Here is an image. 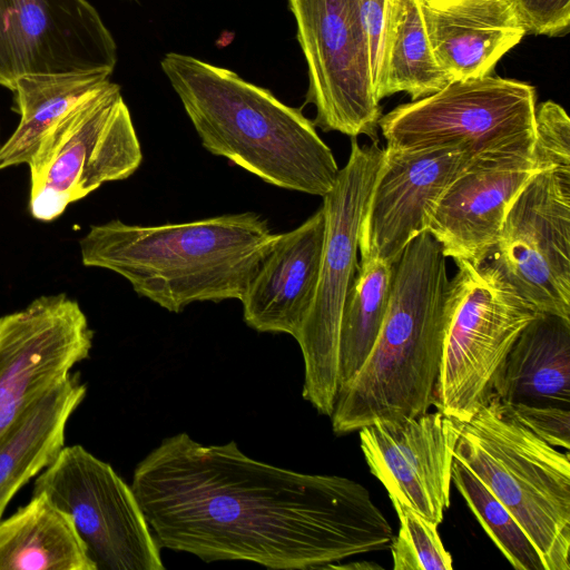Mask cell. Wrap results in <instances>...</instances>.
<instances>
[{"mask_svg":"<svg viewBox=\"0 0 570 570\" xmlns=\"http://www.w3.org/2000/svg\"><path fill=\"white\" fill-rule=\"evenodd\" d=\"M131 488L160 548L206 562L325 568L385 550L394 537L361 483L261 462L234 441L166 438L138 463Z\"/></svg>","mask_w":570,"mask_h":570,"instance_id":"cell-1","label":"cell"},{"mask_svg":"<svg viewBox=\"0 0 570 570\" xmlns=\"http://www.w3.org/2000/svg\"><path fill=\"white\" fill-rule=\"evenodd\" d=\"M275 236L247 212L156 226L112 219L90 226L79 245L85 266L111 271L178 313L194 302L240 301Z\"/></svg>","mask_w":570,"mask_h":570,"instance_id":"cell-2","label":"cell"},{"mask_svg":"<svg viewBox=\"0 0 570 570\" xmlns=\"http://www.w3.org/2000/svg\"><path fill=\"white\" fill-rule=\"evenodd\" d=\"M160 67L210 154L287 190L323 197L333 188L337 163L301 109L190 55L167 52Z\"/></svg>","mask_w":570,"mask_h":570,"instance_id":"cell-3","label":"cell"},{"mask_svg":"<svg viewBox=\"0 0 570 570\" xmlns=\"http://www.w3.org/2000/svg\"><path fill=\"white\" fill-rule=\"evenodd\" d=\"M449 283L446 256L426 230L394 264L379 336L361 370L337 391L330 416L335 434L416 416L434 405L450 322Z\"/></svg>","mask_w":570,"mask_h":570,"instance_id":"cell-4","label":"cell"},{"mask_svg":"<svg viewBox=\"0 0 570 570\" xmlns=\"http://www.w3.org/2000/svg\"><path fill=\"white\" fill-rule=\"evenodd\" d=\"M454 458L502 502L546 570H570V456L522 424L493 393L460 421Z\"/></svg>","mask_w":570,"mask_h":570,"instance_id":"cell-5","label":"cell"},{"mask_svg":"<svg viewBox=\"0 0 570 570\" xmlns=\"http://www.w3.org/2000/svg\"><path fill=\"white\" fill-rule=\"evenodd\" d=\"M535 88L488 75L449 82L399 105L379 120L386 149L419 151L458 147L476 166L533 159Z\"/></svg>","mask_w":570,"mask_h":570,"instance_id":"cell-6","label":"cell"},{"mask_svg":"<svg viewBox=\"0 0 570 570\" xmlns=\"http://www.w3.org/2000/svg\"><path fill=\"white\" fill-rule=\"evenodd\" d=\"M385 158L379 140L351 153L333 188L323 196L325 239L313 303L295 338L304 360L303 397L331 416L338 390V334L343 306L357 272L358 232Z\"/></svg>","mask_w":570,"mask_h":570,"instance_id":"cell-7","label":"cell"},{"mask_svg":"<svg viewBox=\"0 0 570 570\" xmlns=\"http://www.w3.org/2000/svg\"><path fill=\"white\" fill-rule=\"evenodd\" d=\"M142 153L120 86L109 80L79 100L42 137L30 161L29 212L52 222L102 184L124 180Z\"/></svg>","mask_w":570,"mask_h":570,"instance_id":"cell-8","label":"cell"},{"mask_svg":"<svg viewBox=\"0 0 570 570\" xmlns=\"http://www.w3.org/2000/svg\"><path fill=\"white\" fill-rule=\"evenodd\" d=\"M455 263L434 406L463 422L493 394L511 347L540 312L484 263Z\"/></svg>","mask_w":570,"mask_h":570,"instance_id":"cell-9","label":"cell"},{"mask_svg":"<svg viewBox=\"0 0 570 570\" xmlns=\"http://www.w3.org/2000/svg\"><path fill=\"white\" fill-rule=\"evenodd\" d=\"M40 493L69 515L96 570L165 569L131 485L83 446L65 445L37 475Z\"/></svg>","mask_w":570,"mask_h":570,"instance_id":"cell-10","label":"cell"},{"mask_svg":"<svg viewBox=\"0 0 570 570\" xmlns=\"http://www.w3.org/2000/svg\"><path fill=\"white\" fill-rule=\"evenodd\" d=\"M308 76L315 127L377 140L382 116L368 69L360 0H287Z\"/></svg>","mask_w":570,"mask_h":570,"instance_id":"cell-11","label":"cell"},{"mask_svg":"<svg viewBox=\"0 0 570 570\" xmlns=\"http://www.w3.org/2000/svg\"><path fill=\"white\" fill-rule=\"evenodd\" d=\"M538 312L570 320V168L535 174L482 262Z\"/></svg>","mask_w":570,"mask_h":570,"instance_id":"cell-12","label":"cell"},{"mask_svg":"<svg viewBox=\"0 0 570 570\" xmlns=\"http://www.w3.org/2000/svg\"><path fill=\"white\" fill-rule=\"evenodd\" d=\"M94 332L65 293L0 317V436L89 357Z\"/></svg>","mask_w":570,"mask_h":570,"instance_id":"cell-13","label":"cell"},{"mask_svg":"<svg viewBox=\"0 0 570 570\" xmlns=\"http://www.w3.org/2000/svg\"><path fill=\"white\" fill-rule=\"evenodd\" d=\"M116 41L88 0H0V86L28 75H112Z\"/></svg>","mask_w":570,"mask_h":570,"instance_id":"cell-14","label":"cell"},{"mask_svg":"<svg viewBox=\"0 0 570 570\" xmlns=\"http://www.w3.org/2000/svg\"><path fill=\"white\" fill-rule=\"evenodd\" d=\"M473 166L471 155L458 147L419 151L385 148L358 232L361 262L380 259L394 265L405 247L428 230L448 187Z\"/></svg>","mask_w":570,"mask_h":570,"instance_id":"cell-15","label":"cell"},{"mask_svg":"<svg viewBox=\"0 0 570 570\" xmlns=\"http://www.w3.org/2000/svg\"><path fill=\"white\" fill-rule=\"evenodd\" d=\"M459 431L460 421L440 410L380 420L358 430L367 466L390 499L436 524L450 507Z\"/></svg>","mask_w":570,"mask_h":570,"instance_id":"cell-16","label":"cell"},{"mask_svg":"<svg viewBox=\"0 0 570 570\" xmlns=\"http://www.w3.org/2000/svg\"><path fill=\"white\" fill-rule=\"evenodd\" d=\"M542 169L534 158L469 168L442 195L428 232L446 257L482 263L514 199Z\"/></svg>","mask_w":570,"mask_h":570,"instance_id":"cell-17","label":"cell"},{"mask_svg":"<svg viewBox=\"0 0 570 570\" xmlns=\"http://www.w3.org/2000/svg\"><path fill=\"white\" fill-rule=\"evenodd\" d=\"M325 239V213L276 234L243 297L244 322L257 332L297 337L315 295Z\"/></svg>","mask_w":570,"mask_h":570,"instance_id":"cell-18","label":"cell"},{"mask_svg":"<svg viewBox=\"0 0 570 570\" xmlns=\"http://www.w3.org/2000/svg\"><path fill=\"white\" fill-rule=\"evenodd\" d=\"M433 53L450 81L491 75L527 33L515 0H417Z\"/></svg>","mask_w":570,"mask_h":570,"instance_id":"cell-19","label":"cell"},{"mask_svg":"<svg viewBox=\"0 0 570 570\" xmlns=\"http://www.w3.org/2000/svg\"><path fill=\"white\" fill-rule=\"evenodd\" d=\"M86 394L79 373H71L0 436V520L14 494L65 448L67 423Z\"/></svg>","mask_w":570,"mask_h":570,"instance_id":"cell-20","label":"cell"},{"mask_svg":"<svg viewBox=\"0 0 570 570\" xmlns=\"http://www.w3.org/2000/svg\"><path fill=\"white\" fill-rule=\"evenodd\" d=\"M493 393L509 404L570 407V320L539 313L511 347Z\"/></svg>","mask_w":570,"mask_h":570,"instance_id":"cell-21","label":"cell"},{"mask_svg":"<svg viewBox=\"0 0 570 570\" xmlns=\"http://www.w3.org/2000/svg\"><path fill=\"white\" fill-rule=\"evenodd\" d=\"M0 570H96L69 515L45 494L0 520Z\"/></svg>","mask_w":570,"mask_h":570,"instance_id":"cell-22","label":"cell"},{"mask_svg":"<svg viewBox=\"0 0 570 570\" xmlns=\"http://www.w3.org/2000/svg\"><path fill=\"white\" fill-rule=\"evenodd\" d=\"M110 80L101 72L28 75L12 89L20 121L0 147V170L30 161L43 135L79 100Z\"/></svg>","mask_w":570,"mask_h":570,"instance_id":"cell-23","label":"cell"},{"mask_svg":"<svg viewBox=\"0 0 570 570\" xmlns=\"http://www.w3.org/2000/svg\"><path fill=\"white\" fill-rule=\"evenodd\" d=\"M393 273L394 265L380 259L358 265L340 323L338 390L361 370L379 336L389 307Z\"/></svg>","mask_w":570,"mask_h":570,"instance_id":"cell-24","label":"cell"},{"mask_svg":"<svg viewBox=\"0 0 570 570\" xmlns=\"http://www.w3.org/2000/svg\"><path fill=\"white\" fill-rule=\"evenodd\" d=\"M449 82L431 48L417 0H393L392 38L381 100L396 92L416 100Z\"/></svg>","mask_w":570,"mask_h":570,"instance_id":"cell-25","label":"cell"},{"mask_svg":"<svg viewBox=\"0 0 570 570\" xmlns=\"http://www.w3.org/2000/svg\"><path fill=\"white\" fill-rule=\"evenodd\" d=\"M452 482L487 534L517 570H546L543 560L523 528L488 487L454 458Z\"/></svg>","mask_w":570,"mask_h":570,"instance_id":"cell-26","label":"cell"},{"mask_svg":"<svg viewBox=\"0 0 570 570\" xmlns=\"http://www.w3.org/2000/svg\"><path fill=\"white\" fill-rule=\"evenodd\" d=\"M391 501L400 521L390 546L393 569L452 570L453 560L439 535V524L395 499Z\"/></svg>","mask_w":570,"mask_h":570,"instance_id":"cell-27","label":"cell"},{"mask_svg":"<svg viewBox=\"0 0 570 570\" xmlns=\"http://www.w3.org/2000/svg\"><path fill=\"white\" fill-rule=\"evenodd\" d=\"M370 76L376 100L381 101L393 28V0H360Z\"/></svg>","mask_w":570,"mask_h":570,"instance_id":"cell-28","label":"cell"},{"mask_svg":"<svg viewBox=\"0 0 570 570\" xmlns=\"http://www.w3.org/2000/svg\"><path fill=\"white\" fill-rule=\"evenodd\" d=\"M533 158L544 169L570 168V119L552 100L535 108Z\"/></svg>","mask_w":570,"mask_h":570,"instance_id":"cell-29","label":"cell"},{"mask_svg":"<svg viewBox=\"0 0 570 570\" xmlns=\"http://www.w3.org/2000/svg\"><path fill=\"white\" fill-rule=\"evenodd\" d=\"M509 405L517 419L547 443L569 450L570 407L529 403Z\"/></svg>","mask_w":570,"mask_h":570,"instance_id":"cell-30","label":"cell"},{"mask_svg":"<svg viewBox=\"0 0 570 570\" xmlns=\"http://www.w3.org/2000/svg\"><path fill=\"white\" fill-rule=\"evenodd\" d=\"M527 33L562 37L569 32L570 0H515Z\"/></svg>","mask_w":570,"mask_h":570,"instance_id":"cell-31","label":"cell"},{"mask_svg":"<svg viewBox=\"0 0 570 570\" xmlns=\"http://www.w3.org/2000/svg\"><path fill=\"white\" fill-rule=\"evenodd\" d=\"M0 147H1V144H0Z\"/></svg>","mask_w":570,"mask_h":570,"instance_id":"cell-32","label":"cell"}]
</instances>
